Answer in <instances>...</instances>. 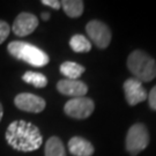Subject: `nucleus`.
<instances>
[{"mask_svg":"<svg viewBox=\"0 0 156 156\" xmlns=\"http://www.w3.org/2000/svg\"><path fill=\"white\" fill-rule=\"evenodd\" d=\"M42 4L45 6H49V7H52L55 9H59L62 7V2L57 1V0H43Z\"/></svg>","mask_w":156,"mask_h":156,"instance_id":"obj_19","label":"nucleus"},{"mask_svg":"<svg viewBox=\"0 0 156 156\" xmlns=\"http://www.w3.org/2000/svg\"><path fill=\"white\" fill-rule=\"evenodd\" d=\"M148 102L151 109L156 110V86L151 90V93L148 95Z\"/></svg>","mask_w":156,"mask_h":156,"instance_id":"obj_18","label":"nucleus"},{"mask_svg":"<svg viewBox=\"0 0 156 156\" xmlns=\"http://www.w3.org/2000/svg\"><path fill=\"white\" fill-rule=\"evenodd\" d=\"M62 7L69 17H79L83 12V2L80 0H64Z\"/></svg>","mask_w":156,"mask_h":156,"instance_id":"obj_14","label":"nucleus"},{"mask_svg":"<svg viewBox=\"0 0 156 156\" xmlns=\"http://www.w3.org/2000/svg\"><path fill=\"white\" fill-rule=\"evenodd\" d=\"M149 144V134L145 125L134 124L128 129L126 135V149L132 155H136L142 151Z\"/></svg>","mask_w":156,"mask_h":156,"instance_id":"obj_4","label":"nucleus"},{"mask_svg":"<svg viewBox=\"0 0 156 156\" xmlns=\"http://www.w3.org/2000/svg\"><path fill=\"white\" fill-rule=\"evenodd\" d=\"M125 97L129 105H136L147 100V93L142 86V82L138 79H128L124 83Z\"/></svg>","mask_w":156,"mask_h":156,"instance_id":"obj_9","label":"nucleus"},{"mask_svg":"<svg viewBox=\"0 0 156 156\" xmlns=\"http://www.w3.org/2000/svg\"><path fill=\"white\" fill-rule=\"evenodd\" d=\"M68 151L74 156H91L94 154V147L88 140L81 136H73L68 141Z\"/></svg>","mask_w":156,"mask_h":156,"instance_id":"obj_11","label":"nucleus"},{"mask_svg":"<svg viewBox=\"0 0 156 156\" xmlns=\"http://www.w3.org/2000/svg\"><path fill=\"white\" fill-rule=\"evenodd\" d=\"M42 19L43 20H49L50 19V14L49 13H42Z\"/></svg>","mask_w":156,"mask_h":156,"instance_id":"obj_20","label":"nucleus"},{"mask_svg":"<svg viewBox=\"0 0 156 156\" xmlns=\"http://www.w3.org/2000/svg\"><path fill=\"white\" fill-rule=\"evenodd\" d=\"M7 144L17 151H34L43 144V136L37 126L24 120L9 124L5 134Z\"/></svg>","mask_w":156,"mask_h":156,"instance_id":"obj_1","label":"nucleus"},{"mask_svg":"<svg viewBox=\"0 0 156 156\" xmlns=\"http://www.w3.org/2000/svg\"><path fill=\"white\" fill-rule=\"evenodd\" d=\"M14 104L22 111L33 112V113L42 112L46 105L45 101L42 97L29 93H22L17 95L14 98Z\"/></svg>","mask_w":156,"mask_h":156,"instance_id":"obj_7","label":"nucleus"},{"mask_svg":"<svg viewBox=\"0 0 156 156\" xmlns=\"http://www.w3.org/2000/svg\"><path fill=\"white\" fill-rule=\"evenodd\" d=\"M86 31L97 48L105 49L110 44L111 33H110V29L108 28V26L103 22L97 21V20L90 21L86 26Z\"/></svg>","mask_w":156,"mask_h":156,"instance_id":"obj_6","label":"nucleus"},{"mask_svg":"<svg viewBox=\"0 0 156 156\" xmlns=\"http://www.w3.org/2000/svg\"><path fill=\"white\" fill-rule=\"evenodd\" d=\"M60 72L69 80H76L84 73V67L74 62H65L60 66Z\"/></svg>","mask_w":156,"mask_h":156,"instance_id":"obj_12","label":"nucleus"},{"mask_svg":"<svg viewBox=\"0 0 156 156\" xmlns=\"http://www.w3.org/2000/svg\"><path fill=\"white\" fill-rule=\"evenodd\" d=\"M94 102L88 97H76L67 102L64 106V111L67 116L75 119L88 118L94 111Z\"/></svg>","mask_w":156,"mask_h":156,"instance_id":"obj_5","label":"nucleus"},{"mask_svg":"<svg viewBox=\"0 0 156 156\" xmlns=\"http://www.w3.org/2000/svg\"><path fill=\"white\" fill-rule=\"evenodd\" d=\"M38 26V19L31 13H21L16 16L13 23V31L19 37L28 36Z\"/></svg>","mask_w":156,"mask_h":156,"instance_id":"obj_8","label":"nucleus"},{"mask_svg":"<svg viewBox=\"0 0 156 156\" xmlns=\"http://www.w3.org/2000/svg\"><path fill=\"white\" fill-rule=\"evenodd\" d=\"M57 88L59 93L66 96H71L73 98L84 97V95L88 91V87L84 82L79 80H69V79L60 80L57 84Z\"/></svg>","mask_w":156,"mask_h":156,"instance_id":"obj_10","label":"nucleus"},{"mask_svg":"<svg viewBox=\"0 0 156 156\" xmlns=\"http://www.w3.org/2000/svg\"><path fill=\"white\" fill-rule=\"evenodd\" d=\"M69 46L75 52H88L91 49V43L83 35H74L69 41Z\"/></svg>","mask_w":156,"mask_h":156,"instance_id":"obj_15","label":"nucleus"},{"mask_svg":"<svg viewBox=\"0 0 156 156\" xmlns=\"http://www.w3.org/2000/svg\"><path fill=\"white\" fill-rule=\"evenodd\" d=\"M9 31H11V28H9L8 23L0 20V44H2L6 41V38L9 35Z\"/></svg>","mask_w":156,"mask_h":156,"instance_id":"obj_17","label":"nucleus"},{"mask_svg":"<svg viewBox=\"0 0 156 156\" xmlns=\"http://www.w3.org/2000/svg\"><path fill=\"white\" fill-rule=\"evenodd\" d=\"M45 156H66L65 147L58 136H51L45 144Z\"/></svg>","mask_w":156,"mask_h":156,"instance_id":"obj_13","label":"nucleus"},{"mask_svg":"<svg viewBox=\"0 0 156 156\" xmlns=\"http://www.w3.org/2000/svg\"><path fill=\"white\" fill-rule=\"evenodd\" d=\"M7 49L14 58L28 62L31 66L43 67L49 62V56L44 51L27 42L14 41L8 44Z\"/></svg>","mask_w":156,"mask_h":156,"instance_id":"obj_3","label":"nucleus"},{"mask_svg":"<svg viewBox=\"0 0 156 156\" xmlns=\"http://www.w3.org/2000/svg\"><path fill=\"white\" fill-rule=\"evenodd\" d=\"M127 67L135 79L149 82L156 78V62L141 50L133 51L127 58Z\"/></svg>","mask_w":156,"mask_h":156,"instance_id":"obj_2","label":"nucleus"},{"mask_svg":"<svg viewBox=\"0 0 156 156\" xmlns=\"http://www.w3.org/2000/svg\"><path fill=\"white\" fill-rule=\"evenodd\" d=\"M2 115H4V109H2L1 103H0V122H1V119H2Z\"/></svg>","mask_w":156,"mask_h":156,"instance_id":"obj_21","label":"nucleus"},{"mask_svg":"<svg viewBox=\"0 0 156 156\" xmlns=\"http://www.w3.org/2000/svg\"><path fill=\"white\" fill-rule=\"evenodd\" d=\"M23 81L35 86L36 88H44L48 84V79L42 73L37 72H26L23 74Z\"/></svg>","mask_w":156,"mask_h":156,"instance_id":"obj_16","label":"nucleus"}]
</instances>
